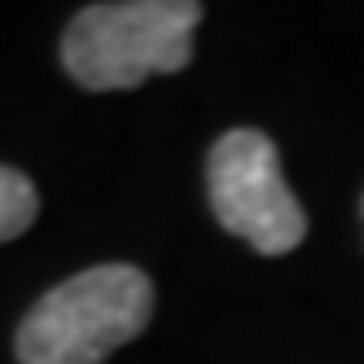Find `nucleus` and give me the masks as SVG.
Returning <instances> with one entry per match:
<instances>
[{
  "mask_svg": "<svg viewBox=\"0 0 364 364\" xmlns=\"http://www.w3.org/2000/svg\"><path fill=\"white\" fill-rule=\"evenodd\" d=\"M202 22L198 0H123L88 5L75 14L62 40V66L92 92L136 88L149 75L185 70L193 31Z\"/></svg>",
  "mask_w": 364,
  "mask_h": 364,
  "instance_id": "nucleus-2",
  "label": "nucleus"
},
{
  "mask_svg": "<svg viewBox=\"0 0 364 364\" xmlns=\"http://www.w3.org/2000/svg\"><path fill=\"white\" fill-rule=\"evenodd\" d=\"M154 285L132 264H97L53 285L18 325L22 364H101L145 333Z\"/></svg>",
  "mask_w": 364,
  "mask_h": 364,
  "instance_id": "nucleus-1",
  "label": "nucleus"
},
{
  "mask_svg": "<svg viewBox=\"0 0 364 364\" xmlns=\"http://www.w3.org/2000/svg\"><path fill=\"white\" fill-rule=\"evenodd\" d=\"M211 211L259 255H290L307 237V215L281 176L277 145L255 127H232L206 159Z\"/></svg>",
  "mask_w": 364,
  "mask_h": 364,
  "instance_id": "nucleus-3",
  "label": "nucleus"
},
{
  "mask_svg": "<svg viewBox=\"0 0 364 364\" xmlns=\"http://www.w3.org/2000/svg\"><path fill=\"white\" fill-rule=\"evenodd\" d=\"M36 211H40V193L27 176L18 167H5L0 163V242H14L22 237L31 224H36Z\"/></svg>",
  "mask_w": 364,
  "mask_h": 364,
  "instance_id": "nucleus-4",
  "label": "nucleus"
}]
</instances>
